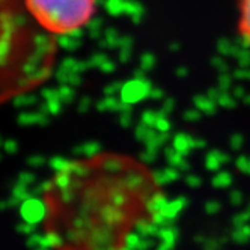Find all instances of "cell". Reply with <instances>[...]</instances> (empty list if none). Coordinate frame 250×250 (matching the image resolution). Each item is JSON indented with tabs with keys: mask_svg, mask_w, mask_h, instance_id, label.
<instances>
[{
	"mask_svg": "<svg viewBox=\"0 0 250 250\" xmlns=\"http://www.w3.org/2000/svg\"><path fill=\"white\" fill-rule=\"evenodd\" d=\"M165 196L157 173L130 154L71 158L42 186L41 235L55 249H127L158 220Z\"/></svg>",
	"mask_w": 250,
	"mask_h": 250,
	"instance_id": "6da1fadb",
	"label": "cell"
},
{
	"mask_svg": "<svg viewBox=\"0 0 250 250\" xmlns=\"http://www.w3.org/2000/svg\"><path fill=\"white\" fill-rule=\"evenodd\" d=\"M26 6L45 30L69 35L92 20L97 0H26Z\"/></svg>",
	"mask_w": 250,
	"mask_h": 250,
	"instance_id": "7a4b0ae2",
	"label": "cell"
},
{
	"mask_svg": "<svg viewBox=\"0 0 250 250\" xmlns=\"http://www.w3.org/2000/svg\"><path fill=\"white\" fill-rule=\"evenodd\" d=\"M237 33L250 48V0H237Z\"/></svg>",
	"mask_w": 250,
	"mask_h": 250,
	"instance_id": "3957f363",
	"label": "cell"
}]
</instances>
